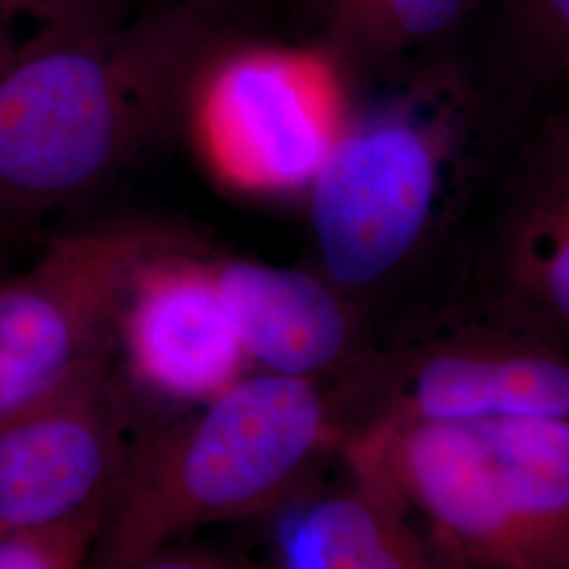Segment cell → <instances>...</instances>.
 Wrapping results in <instances>:
<instances>
[{
	"label": "cell",
	"mask_w": 569,
	"mask_h": 569,
	"mask_svg": "<svg viewBox=\"0 0 569 569\" xmlns=\"http://www.w3.org/2000/svg\"><path fill=\"white\" fill-rule=\"evenodd\" d=\"M367 84L306 192L319 274L382 326L437 279L528 91L468 37Z\"/></svg>",
	"instance_id": "cell-1"
},
{
	"label": "cell",
	"mask_w": 569,
	"mask_h": 569,
	"mask_svg": "<svg viewBox=\"0 0 569 569\" xmlns=\"http://www.w3.org/2000/svg\"><path fill=\"white\" fill-rule=\"evenodd\" d=\"M336 388L260 371L133 441L84 569H122L199 529L262 519L342 446Z\"/></svg>",
	"instance_id": "cell-2"
},
{
	"label": "cell",
	"mask_w": 569,
	"mask_h": 569,
	"mask_svg": "<svg viewBox=\"0 0 569 569\" xmlns=\"http://www.w3.org/2000/svg\"><path fill=\"white\" fill-rule=\"evenodd\" d=\"M338 453L395 502L439 563L569 569V420L359 428Z\"/></svg>",
	"instance_id": "cell-3"
},
{
	"label": "cell",
	"mask_w": 569,
	"mask_h": 569,
	"mask_svg": "<svg viewBox=\"0 0 569 569\" xmlns=\"http://www.w3.org/2000/svg\"><path fill=\"white\" fill-rule=\"evenodd\" d=\"M180 56L47 32L0 63V234L117 178L186 110Z\"/></svg>",
	"instance_id": "cell-4"
},
{
	"label": "cell",
	"mask_w": 569,
	"mask_h": 569,
	"mask_svg": "<svg viewBox=\"0 0 569 569\" xmlns=\"http://www.w3.org/2000/svg\"><path fill=\"white\" fill-rule=\"evenodd\" d=\"M336 388L345 437L367 427L569 420V350L441 287L392 317Z\"/></svg>",
	"instance_id": "cell-5"
},
{
	"label": "cell",
	"mask_w": 569,
	"mask_h": 569,
	"mask_svg": "<svg viewBox=\"0 0 569 569\" xmlns=\"http://www.w3.org/2000/svg\"><path fill=\"white\" fill-rule=\"evenodd\" d=\"M437 287L569 350V89L526 93Z\"/></svg>",
	"instance_id": "cell-6"
},
{
	"label": "cell",
	"mask_w": 569,
	"mask_h": 569,
	"mask_svg": "<svg viewBox=\"0 0 569 569\" xmlns=\"http://www.w3.org/2000/svg\"><path fill=\"white\" fill-rule=\"evenodd\" d=\"M183 244L148 220H106L53 239L37 264L0 283V418L110 361L136 272Z\"/></svg>",
	"instance_id": "cell-7"
},
{
	"label": "cell",
	"mask_w": 569,
	"mask_h": 569,
	"mask_svg": "<svg viewBox=\"0 0 569 569\" xmlns=\"http://www.w3.org/2000/svg\"><path fill=\"white\" fill-rule=\"evenodd\" d=\"M186 110L216 180L291 194L308 190L340 142L350 84L323 49H249L192 82Z\"/></svg>",
	"instance_id": "cell-8"
},
{
	"label": "cell",
	"mask_w": 569,
	"mask_h": 569,
	"mask_svg": "<svg viewBox=\"0 0 569 569\" xmlns=\"http://www.w3.org/2000/svg\"><path fill=\"white\" fill-rule=\"evenodd\" d=\"M110 361L0 418V538L103 512L133 441Z\"/></svg>",
	"instance_id": "cell-9"
},
{
	"label": "cell",
	"mask_w": 569,
	"mask_h": 569,
	"mask_svg": "<svg viewBox=\"0 0 569 569\" xmlns=\"http://www.w3.org/2000/svg\"><path fill=\"white\" fill-rule=\"evenodd\" d=\"M117 336L136 380L176 403L203 406L249 366L216 264L199 260L190 244L167 249L136 272Z\"/></svg>",
	"instance_id": "cell-10"
},
{
	"label": "cell",
	"mask_w": 569,
	"mask_h": 569,
	"mask_svg": "<svg viewBox=\"0 0 569 569\" xmlns=\"http://www.w3.org/2000/svg\"><path fill=\"white\" fill-rule=\"evenodd\" d=\"M216 274L249 366L338 385L376 346L371 315L319 272L226 260Z\"/></svg>",
	"instance_id": "cell-11"
},
{
	"label": "cell",
	"mask_w": 569,
	"mask_h": 569,
	"mask_svg": "<svg viewBox=\"0 0 569 569\" xmlns=\"http://www.w3.org/2000/svg\"><path fill=\"white\" fill-rule=\"evenodd\" d=\"M317 470L266 517V569H439L406 515L346 467Z\"/></svg>",
	"instance_id": "cell-12"
},
{
	"label": "cell",
	"mask_w": 569,
	"mask_h": 569,
	"mask_svg": "<svg viewBox=\"0 0 569 569\" xmlns=\"http://www.w3.org/2000/svg\"><path fill=\"white\" fill-rule=\"evenodd\" d=\"M321 47L348 84L388 77L411 61L462 41L486 0H310Z\"/></svg>",
	"instance_id": "cell-13"
},
{
	"label": "cell",
	"mask_w": 569,
	"mask_h": 569,
	"mask_svg": "<svg viewBox=\"0 0 569 569\" xmlns=\"http://www.w3.org/2000/svg\"><path fill=\"white\" fill-rule=\"evenodd\" d=\"M468 37L523 89H569V0H486Z\"/></svg>",
	"instance_id": "cell-14"
},
{
	"label": "cell",
	"mask_w": 569,
	"mask_h": 569,
	"mask_svg": "<svg viewBox=\"0 0 569 569\" xmlns=\"http://www.w3.org/2000/svg\"><path fill=\"white\" fill-rule=\"evenodd\" d=\"M103 512L58 528L0 538V569H84Z\"/></svg>",
	"instance_id": "cell-15"
},
{
	"label": "cell",
	"mask_w": 569,
	"mask_h": 569,
	"mask_svg": "<svg viewBox=\"0 0 569 569\" xmlns=\"http://www.w3.org/2000/svg\"><path fill=\"white\" fill-rule=\"evenodd\" d=\"M122 569H258L247 557L228 550L176 542Z\"/></svg>",
	"instance_id": "cell-16"
},
{
	"label": "cell",
	"mask_w": 569,
	"mask_h": 569,
	"mask_svg": "<svg viewBox=\"0 0 569 569\" xmlns=\"http://www.w3.org/2000/svg\"><path fill=\"white\" fill-rule=\"evenodd\" d=\"M16 49H18V47L9 42V39L4 37V32H2V28H0V63L7 60V58H9V56L16 51Z\"/></svg>",
	"instance_id": "cell-17"
}]
</instances>
